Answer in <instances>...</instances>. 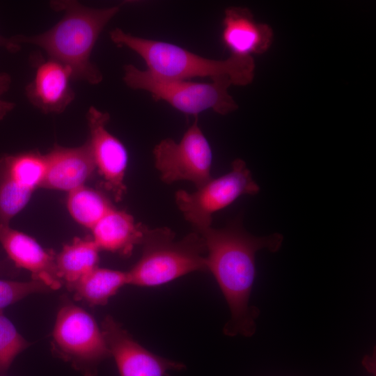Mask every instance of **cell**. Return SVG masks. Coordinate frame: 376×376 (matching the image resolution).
Returning <instances> with one entry per match:
<instances>
[{
    "label": "cell",
    "mask_w": 376,
    "mask_h": 376,
    "mask_svg": "<svg viewBox=\"0 0 376 376\" xmlns=\"http://www.w3.org/2000/svg\"><path fill=\"white\" fill-rule=\"evenodd\" d=\"M196 232L205 241L207 271L214 275L230 311L224 334L252 336L260 313L249 304L256 273V253L264 249L279 251L283 235L276 233L253 236L243 228L239 219L221 228L210 226Z\"/></svg>",
    "instance_id": "obj_1"
},
{
    "label": "cell",
    "mask_w": 376,
    "mask_h": 376,
    "mask_svg": "<svg viewBox=\"0 0 376 376\" xmlns=\"http://www.w3.org/2000/svg\"><path fill=\"white\" fill-rule=\"evenodd\" d=\"M50 6L63 13L54 26L38 35H17L12 39L20 45L31 44L44 49L50 58L72 70L73 80L93 85L100 83L102 74L91 61V53L101 32L120 6L93 8L77 1H52Z\"/></svg>",
    "instance_id": "obj_2"
},
{
    "label": "cell",
    "mask_w": 376,
    "mask_h": 376,
    "mask_svg": "<svg viewBox=\"0 0 376 376\" xmlns=\"http://www.w3.org/2000/svg\"><path fill=\"white\" fill-rule=\"evenodd\" d=\"M109 36L117 46L137 54L146 63L147 70L160 77L180 80L209 77L212 81L227 79L237 86H246L253 79L252 56L231 55L225 60L210 59L178 45L137 37L119 28L113 29Z\"/></svg>",
    "instance_id": "obj_3"
},
{
    "label": "cell",
    "mask_w": 376,
    "mask_h": 376,
    "mask_svg": "<svg viewBox=\"0 0 376 376\" xmlns=\"http://www.w3.org/2000/svg\"><path fill=\"white\" fill-rule=\"evenodd\" d=\"M141 245V258L127 272L128 284L154 287L191 272H208L205 241L196 231L176 241L169 228H148Z\"/></svg>",
    "instance_id": "obj_4"
},
{
    "label": "cell",
    "mask_w": 376,
    "mask_h": 376,
    "mask_svg": "<svg viewBox=\"0 0 376 376\" xmlns=\"http://www.w3.org/2000/svg\"><path fill=\"white\" fill-rule=\"evenodd\" d=\"M123 81L130 88L149 93L156 101H164L187 115L198 116L206 110L225 115L237 107L228 88L227 79L210 83L193 82L156 76L132 64L124 66Z\"/></svg>",
    "instance_id": "obj_5"
},
{
    "label": "cell",
    "mask_w": 376,
    "mask_h": 376,
    "mask_svg": "<svg viewBox=\"0 0 376 376\" xmlns=\"http://www.w3.org/2000/svg\"><path fill=\"white\" fill-rule=\"evenodd\" d=\"M51 350L84 376H96L100 363L111 357L94 318L68 299L62 301L58 311Z\"/></svg>",
    "instance_id": "obj_6"
},
{
    "label": "cell",
    "mask_w": 376,
    "mask_h": 376,
    "mask_svg": "<svg viewBox=\"0 0 376 376\" xmlns=\"http://www.w3.org/2000/svg\"><path fill=\"white\" fill-rule=\"evenodd\" d=\"M259 185L253 179L245 162L237 159L231 170L217 178H212L194 192L179 190L175 200L185 219L195 231L211 226L214 212L225 208L242 195H255Z\"/></svg>",
    "instance_id": "obj_7"
},
{
    "label": "cell",
    "mask_w": 376,
    "mask_h": 376,
    "mask_svg": "<svg viewBox=\"0 0 376 376\" xmlns=\"http://www.w3.org/2000/svg\"><path fill=\"white\" fill-rule=\"evenodd\" d=\"M153 156L155 166L165 183L188 180L198 189L212 178V150L198 116L178 142L166 138L157 144Z\"/></svg>",
    "instance_id": "obj_8"
},
{
    "label": "cell",
    "mask_w": 376,
    "mask_h": 376,
    "mask_svg": "<svg viewBox=\"0 0 376 376\" xmlns=\"http://www.w3.org/2000/svg\"><path fill=\"white\" fill-rule=\"evenodd\" d=\"M110 116L95 107L86 113L89 136L87 139L96 170L102 178V186L116 201L126 191L124 183L128 153L123 143L107 129Z\"/></svg>",
    "instance_id": "obj_9"
},
{
    "label": "cell",
    "mask_w": 376,
    "mask_h": 376,
    "mask_svg": "<svg viewBox=\"0 0 376 376\" xmlns=\"http://www.w3.org/2000/svg\"><path fill=\"white\" fill-rule=\"evenodd\" d=\"M101 331L120 376H166L169 371L185 368L182 363L146 350L111 315L104 318Z\"/></svg>",
    "instance_id": "obj_10"
},
{
    "label": "cell",
    "mask_w": 376,
    "mask_h": 376,
    "mask_svg": "<svg viewBox=\"0 0 376 376\" xmlns=\"http://www.w3.org/2000/svg\"><path fill=\"white\" fill-rule=\"evenodd\" d=\"M35 75L25 88L29 101L44 113H60L73 101L75 92L70 82L72 70L52 58L31 56Z\"/></svg>",
    "instance_id": "obj_11"
},
{
    "label": "cell",
    "mask_w": 376,
    "mask_h": 376,
    "mask_svg": "<svg viewBox=\"0 0 376 376\" xmlns=\"http://www.w3.org/2000/svg\"><path fill=\"white\" fill-rule=\"evenodd\" d=\"M0 243L15 267L29 271L32 280L45 283L51 290L62 286L53 251L44 249L32 237L9 225H0Z\"/></svg>",
    "instance_id": "obj_12"
},
{
    "label": "cell",
    "mask_w": 376,
    "mask_h": 376,
    "mask_svg": "<svg viewBox=\"0 0 376 376\" xmlns=\"http://www.w3.org/2000/svg\"><path fill=\"white\" fill-rule=\"evenodd\" d=\"M45 156L47 166L42 188L70 192L84 185L96 171L87 141L75 148L56 144Z\"/></svg>",
    "instance_id": "obj_13"
},
{
    "label": "cell",
    "mask_w": 376,
    "mask_h": 376,
    "mask_svg": "<svg viewBox=\"0 0 376 376\" xmlns=\"http://www.w3.org/2000/svg\"><path fill=\"white\" fill-rule=\"evenodd\" d=\"M272 31L256 22L246 8H228L223 19L222 40L231 55L252 56L265 52L272 41Z\"/></svg>",
    "instance_id": "obj_14"
},
{
    "label": "cell",
    "mask_w": 376,
    "mask_h": 376,
    "mask_svg": "<svg viewBox=\"0 0 376 376\" xmlns=\"http://www.w3.org/2000/svg\"><path fill=\"white\" fill-rule=\"evenodd\" d=\"M147 228L131 214L113 207L91 229V237L100 250L128 257L141 244Z\"/></svg>",
    "instance_id": "obj_15"
},
{
    "label": "cell",
    "mask_w": 376,
    "mask_h": 376,
    "mask_svg": "<svg viewBox=\"0 0 376 376\" xmlns=\"http://www.w3.org/2000/svg\"><path fill=\"white\" fill-rule=\"evenodd\" d=\"M128 284L127 272L97 267L75 282L65 285L74 299L91 306H104L109 299Z\"/></svg>",
    "instance_id": "obj_16"
},
{
    "label": "cell",
    "mask_w": 376,
    "mask_h": 376,
    "mask_svg": "<svg viewBox=\"0 0 376 376\" xmlns=\"http://www.w3.org/2000/svg\"><path fill=\"white\" fill-rule=\"evenodd\" d=\"M100 251L92 237H76L63 246L56 254V265L65 285L75 282L98 267Z\"/></svg>",
    "instance_id": "obj_17"
},
{
    "label": "cell",
    "mask_w": 376,
    "mask_h": 376,
    "mask_svg": "<svg viewBox=\"0 0 376 376\" xmlns=\"http://www.w3.org/2000/svg\"><path fill=\"white\" fill-rule=\"evenodd\" d=\"M46 166L45 155L36 150L0 157V173L33 191L42 185Z\"/></svg>",
    "instance_id": "obj_18"
},
{
    "label": "cell",
    "mask_w": 376,
    "mask_h": 376,
    "mask_svg": "<svg viewBox=\"0 0 376 376\" xmlns=\"http://www.w3.org/2000/svg\"><path fill=\"white\" fill-rule=\"evenodd\" d=\"M67 207L77 222L89 229L113 208L103 193L85 185L68 192Z\"/></svg>",
    "instance_id": "obj_19"
},
{
    "label": "cell",
    "mask_w": 376,
    "mask_h": 376,
    "mask_svg": "<svg viewBox=\"0 0 376 376\" xmlns=\"http://www.w3.org/2000/svg\"><path fill=\"white\" fill-rule=\"evenodd\" d=\"M33 191L0 173V225L10 220L28 203Z\"/></svg>",
    "instance_id": "obj_20"
},
{
    "label": "cell",
    "mask_w": 376,
    "mask_h": 376,
    "mask_svg": "<svg viewBox=\"0 0 376 376\" xmlns=\"http://www.w3.org/2000/svg\"><path fill=\"white\" fill-rule=\"evenodd\" d=\"M29 345L0 309V375L7 373L15 357Z\"/></svg>",
    "instance_id": "obj_21"
},
{
    "label": "cell",
    "mask_w": 376,
    "mask_h": 376,
    "mask_svg": "<svg viewBox=\"0 0 376 376\" xmlns=\"http://www.w3.org/2000/svg\"><path fill=\"white\" fill-rule=\"evenodd\" d=\"M52 290L45 283L35 280L15 281L0 279V309L22 299L29 295Z\"/></svg>",
    "instance_id": "obj_22"
},
{
    "label": "cell",
    "mask_w": 376,
    "mask_h": 376,
    "mask_svg": "<svg viewBox=\"0 0 376 376\" xmlns=\"http://www.w3.org/2000/svg\"><path fill=\"white\" fill-rule=\"evenodd\" d=\"M11 84L10 76L6 72L0 73V121L11 111L15 107L14 102H8L1 98L10 88Z\"/></svg>",
    "instance_id": "obj_23"
},
{
    "label": "cell",
    "mask_w": 376,
    "mask_h": 376,
    "mask_svg": "<svg viewBox=\"0 0 376 376\" xmlns=\"http://www.w3.org/2000/svg\"><path fill=\"white\" fill-rule=\"evenodd\" d=\"M0 47H4L10 52H16L19 50L20 45L15 43L12 37L5 38L0 35Z\"/></svg>",
    "instance_id": "obj_24"
},
{
    "label": "cell",
    "mask_w": 376,
    "mask_h": 376,
    "mask_svg": "<svg viewBox=\"0 0 376 376\" xmlns=\"http://www.w3.org/2000/svg\"><path fill=\"white\" fill-rule=\"evenodd\" d=\"M5 269H6V267L3 263L0 260V274L3 273Z\"/></svg>",
    "instance_id": "obj_25"
}]
</instances>
